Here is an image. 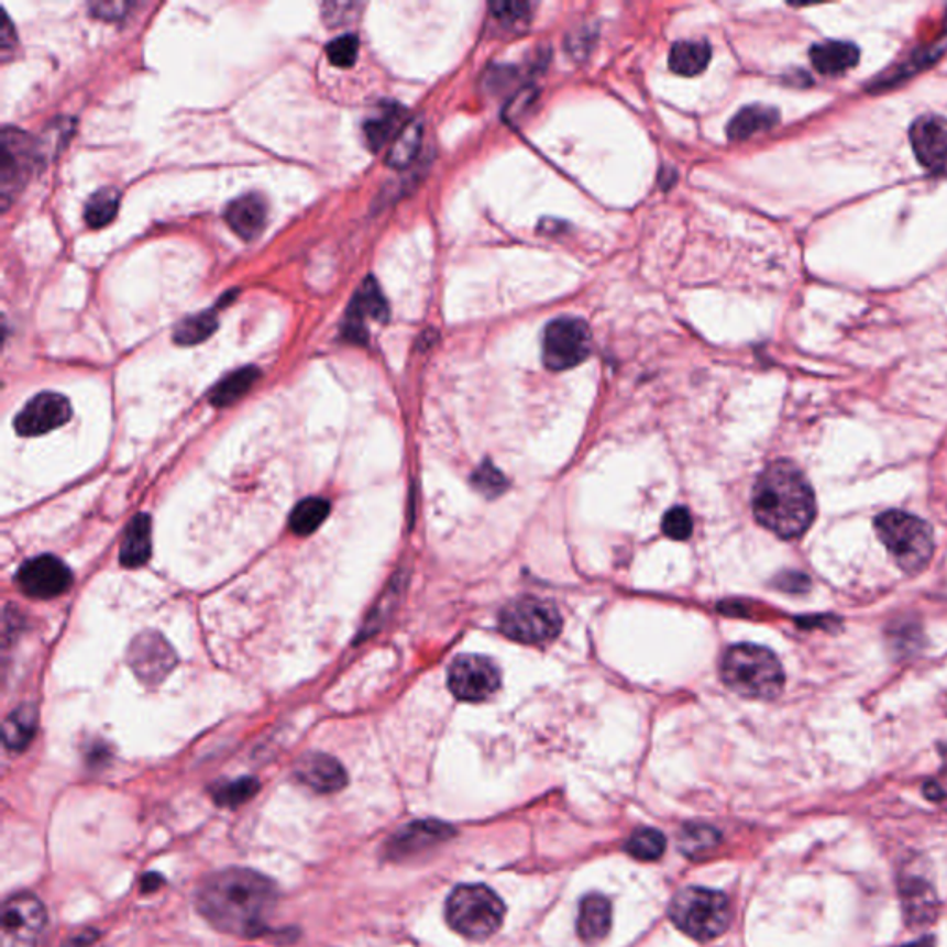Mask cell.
I'll return each instance as SVG.
<instances>
[{
	"label": "cell",
	"instance_id": "cell-1",
	"mask_svg": "<svg viewBox=\"0 0 947 947\" xmlns=\"http://www.w3.org/2000/svg\"><path fill=\"white\" fill-rule=\"evenodd\" d=\"M278 900V887L263 873L227 868L203 879L197 909L217 931L252 938L267 931Z\"/></svg>",
	"mask_w": 947,
	"mask_h": 947
},
{
	"label": "cell",
	"instance_id": "cell-2",
	"mask_svg": "<svg viewBox=\"0 0 947 947\" xmlns=\"http://www.w3.org/2000/svg\"><path fill=\"white\" fill-rule=\"evenodd\" d=\"M751 504L759 524L781 539H796L816 517L813 487L791 461H775L761 472Z\"/></svg>",
	"mask_w": 947,
	"mask_h": 947
},
{
	"label": "cell",
	"instance_id": "cell-3",
	"mask_svg": "<svg viewBox=\"0 0 947 947\" xmlns=\"http://www.w3.org/2000/svg\"><path fill=\"white\" fill-rule=\"evenodd\" d=\"M720 672L733 692L751 700H773L785 686L783 667L764 646H733L722 659Z\"/></svg>",
	"mask_w": 947,
	"mask_h": 947
},
{
	"label": "cell",
	"instance_id": "cell-4",
	"mask_svg": "<svg viewBox=\"0 0 947 947\" xmlns=\"http://www.w3.org/2000/svg\"><path fill=\"white\" fill-rule=\"evenodd\" d=\"M876 531L901 570L916 574L924 570L935 552L933 529L920 517L905 511L881 513Z\"/></svg>",
	"mask_w": 947,
	"mask_h": 947
},
{
	"label": "cell",
	"instance_id": "cell-5",
	"mask_svg": "<svg viewBox=\"0 0 947 947\" xmlns=\"http://www.w3.org/2000/svg\"><path fill=\"white\" fill-rule=\"evenodd\" d=\"M506 907L493 890L483 884H461L448 895V925L469 940H487L498 933Z\"/></svg>",
	"mask_w": 947,
	"mask_h": 947
},
{
	"label": "cell",
	"instance_id": "cell-6",
	"mask_svg": "<svg viewBox=\"0 0 947 947\" xmlns=\"http://www.w3.org/2000/svg\"><path fill=\"white\" fill-rule=\"evenodd\" d=\"M670 918L694 940L711 942L724 935L731 924V905L722 892L692 887L675 894Z\"/></svg>",
	"mask_w": 947,
	"mask_h": 947
},
{
	"label": "cell",
	"instance_id": "cell-7",
	"mask_svg": "<svg viewBox=\"0 0 947 947\" xmlns=\"http://www.w3.org/2000/svg\"><path fill=\"white\" fill-rule=\"evenodd\" d=\"M563 628L559 609L548 599L524 596L502 609L500 631L520 645H550Z\"/></svg>",
	"mask_w": 947,
	"mask_h": 947
},
{
	"label": "cell",
	"instance_id": "cell-8",
	"mask_svg": "<svg viewBox=\"0 0 947 947\" xmlns=\"http://www.w3.org/2000/svg\"><path fill=\"white\" fill-rule=\"evenodd\" d=\"M593 349V333L587 322L575 317H561L547 326L542 335V360L553 373H563L582 365Z\"/></svg>",
	"mask_w": 947,
	"mask_h": 947
},
{
	"label": "cell",
	"instance_id": "cell-9",
	"mask_svg": "<svg viewBox=\"0 0 947 947\" xmlns=\"http://www.w3.org/2000/svg\"><path fill=\"white\" fill-rule=\"evenodd\" d=\"M37 143L23 130H2L0 143V203L8 210L18 192L26 186L35 162Z\"/></svg>",
	"mask_w": 947,
	"mask_h": 947
},
{
	"label": "cell",
	"instance_id": "cell-10",
	"mask_svg": "<svg viewBox=\"0 0 947 947\" xmlns=\"http://www.w3.org/2000/svg\"><path fill=\"white\" fill-rule=\"evenodd\" d=\"M47 925V911L35 895L7 900L0 918V947H37Z\"/></svg>",
	"mask_w": 947,
	"mask_h": 947
},
{
	"label": "cell",
	"instance_id": "cell-11",
	"mask_svg": "<svg viewBox=\"0 0 947 947\" xmlns=\"http://www.w3.org/2000/svg\"><path fill=\"white\" fill-rule=\"evenodd\" d=\"M500 670L482 656H461L448 670V686L463 702H483L500 686Z\"/></svg>",
	"mask_w": 947,
	"mask_h": 947
},
{
	"label": "cell",
	"instance_id": "cell-12",
	"mask_svg": "<svg viewBox=\"0 0 947 947\" xmlns=\"http://www.w3.org/2000/svg\"><path fill=\"white\" fill-rule=\"evenodd\" d=\"M15 582L30 598L53 599L69 591L73 574L62 559L40 555L19 569Z\"/></svg>",
	"mask_w": 947,
	"mask_h": 947
},
{
	"label": "cell",
	"instance_id": "cell-13",
	"mask_svg": "<svg viewBox=\"0 0 947 947\" xmlns=\"http://www.w3.org/2000/svg\"><path fill=\"white\" fill-rule=\"evenodd\" d=\"M130 669L145 685H157L175 670L178 656L169 642L156 631H146L132 642L129 650Z\"/></svg>",
	"mask_w": 947,
	"mask_h": 947
},
{
	"label": "cell",
	"instance_id": "cell-14",
	"mask_svg": "<svg viewBox=\"0 0 947 947\" xmlns=\"http://www.w3.org/2000/svg\"><path fill=\"white\" fill-rule=\"evenodd\" d=\"M70 415L73 409L65 396L58 393H40L21 409L13 426L19 436L37 437L67 425Z\"/></svg>",
	"mask_w": 947,
	"mask_h": 947
},
{
	"label": "cell",
	"instance_id": "cell-15",
	"mask_svg": "<svg viewBox=\"0 0 947 947\" xmlns=\"http://www.w3.org/2000/svg\"><path fill=\"white\" fill-rule=\"evenodd\" d=\"M365 319H373L376 322L389 320V304L385 300L384 293L374 278H366L352 298V304L346 311V319L343 322L344 339H349L352 343H365L366 338H368L365 330Z\"/></svg>",
	"mask_w": 947,
	"mask_h": 947
},
{
	"label": "cell",
	"instance_id": "cell-16",
	"mask_svg": "<svg viewBox=\"0 0 947 947\" xmlns=\"http://www.w3.org/2000/svg\"><path fill=\"white\" fill-rule=\"evenodd\" d=\"M914 156L925 169L947 175V119L927 115L914 122L911 129Z\"/></svg>",
	"mask_w": 947,
	"mask_h": 947
},
{
	"label": "cell",
	"instance_id": "cell-17",
	"mask_svg": "<svg viewBox=\"0 0 947 947\" xmlns=\"http://www.w3.org/2000/svg\"><path fill=\"white\" fill-rule=\"evenodd\" d=\"M454 835V827L441 822H414L401 827L395 837L385 844V855L390 860H406L447 843Z\"/></svg>",
	"mask_w": 947,
	"mask_h": 947
},
{
	"label": "cell",
	"instance_id": "cell-18",
	"mask_svg": "<svg viewBox=\"0 0 947 947\" xmlns=\"http://www.w3.org/2000/svg\"><path fill=\"white\" fill-rule=\"evenodd\" d=\"M295 775L302 785L319 794L343 791L349 775L343 764L326 753H308L295 767Z\"/></svg>",
	"mask_w": 947,
	"mask_h": 947
},
{
	"label": "cell",
	"instance_id": "cell-19",
	"mask_svg": "<svg viewBox=\"0 0 947 947\" xmlns=\"http://www.w3.org/2000/svg\"><path fill=\"white\" fill-rule=\"evenodd\" d=\"M228 227L244 241L256 239L267 222V203L260 195H244L228 203L224 211Z\"/></svg>",
	"mask_w": 947,
	"mask_h": 947
},
{
	"label": "cell",
	"instance_id": "cell-20",
	"mask_svg": "<svg viewBox=\"0 0 947 947\" xmlns=\"http://www.w3.org/2000/svg\"><path fill=\"white\" fill-rule=\"evenodd\" d=\"M404 117H406V110L396 102H384L378 106V110L374 111L363 124L366 146L373 152H378L390 140L395 141L396 135L400 134L401 129L406 126Z\"/></svg>",
	"mask_w": 947,
	"mask_h": 947
},
{
	"label": "cell",
	"instance_id": "cell-21",
	"mask_svg": "<svg viewBox=\"0 0 947 947\" xmlns=\"http://www.w3.org/2000/svg\"><path fill=\"white\" fill-rule=\"evenodd\" d=\"M613 924V909L605 895L591 894L583 898L580 916H577V933L588 946H594L609 935Z\"/></svg>",
	"mask_w": 947,
	"mask_h": 947
},
{
	"label": "cell",
	"instance_id": "cell-22",
	"mask_svg": "<svg viewBox=\"0 0 947 947\" xmlns=\"http://www.w3.org/2000/svg\"><path fill=\"white\" fill-rule=\"evenodd\" d=\"M859 48L846 41H826L811 48V62L819 75H844L859 64Z\"/></svg>",
	"mask_w": 947,
	"mask_h": 947
},
{
	"label": "cell",
	"instance_id": "cell-23",
	"mask_svg": "<svg viewBox=\"0 0 947 947\" xmlns=\"http://www.w3.org/2000/svg\"><path fill=\"white\" fill-rule=\"evenodd\" d=\"M152 552V520L145 513L132 518L121 544L122 566L135 569L145 564Z\"/></svg>",
	"mask_w": 947,
	"mask_h": 947
},
{
	"label": "cell",
	"instance_id": "cell-24",
	"mask_svg": "<svg viewBox=\"0 0 947 947\" xmlns=\"http://www.w3.org/2000/svg\"><path fill=\"white\" fill-rule=\"evenodd\" d=\"M778 122V110L761 104L748 106L745 110L738 111L727 124V137L733 141H745L772 130Z\"/></svg>",
	"mask_w": 947,
	"mask_h": 947
},
{
	"label": "cell",
	"instance_id": "cell-25",
	"mask_svg": "<svg viewBox=\"0 0 947 947\" xmlns=\"http://www.w3.org/2000/svg\"><path fill=\"white\" fill-rule=\"evenodd\" d=\"M711 62V47L705 41H678L670 48L669 65L675 75H702Z\"/></svg>",
	"mask_w": 947,
	"mask_h": 947
},
{
	"label": "cell",
	"instance_id": "cell-26",
	"mask_svg": "<svg viewBox=\"0 0 947 947\" xmlns=\"http://www.w3.org/2000/svg\"><path fill=\"white\" fill-rule=\"evenodd\" d=\"M37 727V711L34 705H21L4 720L2 738L8 750L23 751L32 742Z\"/></svg>",
	"mask_w": 947,
	"mask_h": 947
},
{
	"label": "cell",
	"instance_id": "cell-27",
	"mask_svg": "<svg viewBox=\"0 0 947 947\" xmlns=\"http://www.w3.org/2000/svg\"><path fill=\"white\" fill-rule=\"evenodd\" d=\"M901 898L905 903V914L916 924H927L935 916L936 898L929 884L922 879H913L901 884Z\"/></svg>",
	"mask_w": 947,
	"mask_h": 947
},
{
	"label": "cell",
	"instance_id": "cell-28",
	"mask_svg": "<svg viewBox=\"0 0 947 947\" xmlns=\"http://www.w3.org/2000/svg\"><path fill=\"white\" fill-rule=\"evenodd\" d=\"M257 378H260V371L256 366H244L235 373L228 374L227 378H222L211 390V404L216 407L232 406L233 401H238L252 389Z\"/></svg>",
	"mask_w": 947,
	"mask_h": 947
},
{
	"label": "cell",
	"instance_id": "cell-29",
	"mask_svg": "<svg viewBox=\"0 0 947 947\" xmlns=\"http://www.w3.org/2000/svg\"><path fill=\"white\" fill-rule=\"evenodd\" d=\"M420 145H422V122L419 119L406 122V126L390 145L387 163L395 169H404L407 165H411L415 156L419 154Z\"/></svg>",
	"mask_w": 947,
	"mask_h": 947
},
{
	"label": "cell",
	"instance_id": "cell-30",
	"mask_svg": "<svg viewBox=\"0 0 947 947\" xmlns=\"http://www.w3.org/2000/svg\"><path fill=\"white\" fill-rule=\"evenodd\" d=\"M119 203H121V192L113 187H104L93 192V197L89 198L84 210V219L88 222V227L93 230L108 227L115 219Z\"/></svg>",
	"mask_w": 947,
	"mask_h": 947
},
{
	"label": "cell",
	"instance_id": "cell-31",
	"mask_svg": "<svg viewBox=\"0 0 947 947\" xmlns=\"http://www.w3.org/2000/svg\"><path fill=\"white\" fill-rule=\"evenodd\" d=\"M217 328H219L217 315L213 311H203L195 317H187L180 324H176L173 339L181 346H192L208 341L217 332Z\"/></svg>",
	"mask_w": 947,
	"mask_h": 947
},
{
	"label": "cell",
	"instance_id": "cell-32",
	"mask_svg": "<svg viewBox=\"0 0 947 947\" xmlns=\"http://www.w3.org/2000/svg\"><path fill=\"white\" fill-rule=\"evenodd\" d=\"M328 515H330V502L324 498H306L295 507L289 518V526L300 537H308L320 528V524L324 522Z\"/></svg>",
	"mask_w": 947,
	"mask_h": 947
},
{
	"label": "cell",
	"instance_id": "cell-33",
	"mask_svg": "<svg viewBox=\"0 0 947 947\" xmlns=\"http://www.w3.org/2000/svg\"><path fill=\"white\" fill-rule=\"evenodd\" d=\"M260 781L254 778H241L235 781H224L211 789V796L221 807L235 808L256 796Z\"/></svg>",
	"mask_w": 947,
	"mask_h": 947
},
{
	"label": "cell",
	"instance_id": "cell-34",
	"mask_svg": "<svg viewBox=\"0 0 947 947\" xmlns=\"http://www.w3.org/2000/svg\"><path fill=\"white\" fill-rule=\"evenodd\" d=\"M667 838L656 829H639L626 843V851L637 860H657L663 857Z\"/></svg>",
	"mask_w": 947,
	"mask_h": 947
},
{
	"label": "cell",
	"instance_id": "cell-35",
	"mask_svg": "<svg viewBox=\"0 0 947 947\" xmlns=\"http://www.w3.org/2000/svg\"><path fill=\"white\" fill-rule=\"evenodd\" d=\"M357 53H360V40L354 34L339 35L335 40L330 41V45L326 47V54H328L330 62L341 69L352 67L357 59Z\"/></svg>",
	"mask_w": 947,
	"mask_h": 947
},
{
	"label": "cell",
	"instance_id": "cell-36",
	"mask_svg": "<svg viewBox=\"0 0 947 947\" xmlns=\"http://www.w3.org/2000/svg\"><path fill=\"white\" fill-rule=\"evenodd\" d=\"M472 483H474V487H476L480 493L485 494L487 498L500 496V494L507 488V480L504 477V474H502L496 466L491 465L488 461H485V463L474 472Z\"/></svg>",
	"mask_w": 947,
	"mask_h": 947
},
{
	"label": "cell",
	"instance_id": "cell-37",
	"mask_svg": "<svg viewBox=\"0 0 947 947\" xmlns=\"http://www.w3.org/2000/svg\"><path fill=\"white\" fill-rule=\"evenodd\" d=\"M718 843V835L711 827H686L681 837V848L686 855L707 854Z\"/></svg>",
	"mask_w": 947,
	"mask_h": 947
},
{
	"label": "cell",
	"instance_id": "cell-38",
	"mask_svg": "<svg viewBox=\"0 0 947 947\" xmlns=\"http://www.w3.org/2000/svg\"><path fill=\"white\" fill-rule=\"evenodd\" d=\"M664 533L674 541H686L692 535L691 513L686 507H672L663 520Z\"/></svg>",
	"mask_w": 947,
	"mask_h": 947
},
{
	"label": "cell",
	"instance_id": "cell-39",
	"mask_svg": "<svg viewBox=\"0 0 947 947\" xmlns=\"http://www.w3.org/2000/svg\"><path fill=\"white\" fill-rule=\"evenodd\" d=\"M531 8L533 7L526 4V2H493L491 4L494 18L506 24H517L518 21H526L531 15Z\"/></svg>",
	"mask_w": 947,
	"mask_h": 947
},
{
	"label": "cell",
	"instance_id": "cell-40",
	"mask_svg": "<svg viewBox=\"0 0 947 947\" xmlns=\"http://www.w3.org/2000/svg\"><path fill=\"white\" fill-rule=\"evenodd\" d=\"M132 4L130 2H93L89 10L95 18L104 19V21H117L126 15Z\"/></svg>",
	"mask_w": 947,
	"mask_h": 947
},
{
	"label": "cell",
	"instance_id": "cell-41",
	"mask_svg": "<svg viewBox=\"0 0 947 947\" xmlns=\"http://www.w3.org/2000/svg\"><path fill=\"white\" fill-rule=\"evenodd\" d=\"M18 47V35H15V29H13L12 21L8 18L7 12H2V26H0V51H2V58H10V54L15 51Z\"/></svg>",
	"mask_w": 947,
	"mask_h": 947
},
{
	"label": "cell",
	"instance_id": "cell-42",
	"mask_svg": "<svg viewBox=\"0 0 947 947\" xmlns=\"http://www.w3.org/2000/svg\"><path fill=\"white\" fill-rule=\"evenodd\" d=\"M779 588H783L786 593H803V591H807L808 577H805L803 574H783L779 577L778 582Z\"/></svg>",
	"mask_w": 947,
	"mask_h": 947
},
{
	"label": "cell",
	"instance_id": "cell-43",
	"mask_svg": "<svg viewBox=\"0 0 947 947\" xmlns=\"http://www.w3.org/2000/svg\"><path fill=\"white\" fill-rule=\"evenodd\" d=\"M925 796L929 797L931 802H940V797H944V792L940 791V786L936 785V783H929V785L925 786Z\"/></svg>",
	"mask_w": 947,
	"mask_h": 947
},
{
	"label": "cell",
	"instance_id": "cell-44",
	"mask_svg": "<svg viewBox=\"0 0 947 947\" xmlns=\"http://www.w3.org/2000/svg\"><path fill=\"white\" fill-rule=\"evenodd\" d=\"M901 947H935V940L927 936V938H922V940L913 942V944H907V946Z\"/></svg>",
	"mask_w": 947,
	"mask_h": 947
},
{
	"label": "cell",
	"instance_id": "cell-45",
	"mask_svg": "<svg viewBox=\"0 0 947 947\" xmlns=\"http://www.w3.org/2000/svg\"><path fill=\"white\" fill-rule=\"evenodd\" d=\"M942 761H944V768L947 770V746L942 748Z\"/></svg>",
	"mask_w": 947,
	"mask_h": 947
}]
</instances>
